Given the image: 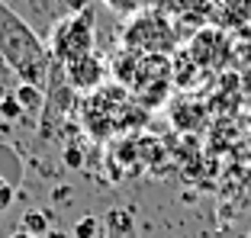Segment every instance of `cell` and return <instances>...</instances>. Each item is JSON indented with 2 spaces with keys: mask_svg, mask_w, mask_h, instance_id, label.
I'll list each match as a JSON object with an SVG mask.
<instances>
[{
  "mask_svg": "<svg viewBox=\"0 0 251 238\" xmlns=\"http://www.w3.org/2000/svg\"><path fill=\"white\" fill-rule=\"evenodd\" d=\"M0 58L7 61V68L20 77V84H32V87L45 90L49 71H52L49 45L3 0H0Z\"/></svg>",
  "mask_w": 251,
  "mask_h": 238,
  "instance_id": "1",
  "label": "cell"
},
{
  "mask_svg": "<svg viewBox=\"0 0 251 238\" xmlns=\"http://www.w3.org/2000/svg\"><path fill=\"white\" fill-rule=\"evenodd\" d=\"M49 55L55 65L68 68L74 61L94 55V10H74L71 16L58 20L52 26V39H49Z\"/></svg>",
  "mask_w": 251,
  "mask_h": 238,
  "instance_id": "2",
  "label": "cell"
},
{
  "mask_svg": "<svg viewBox=\"0 0 251 238\" xmlns=\"http://www.w3.org/2000/svg\"><path fill=\"white\" fill-rule=\"evenodd\" d=\"M123 45L129 52H142V55H164L174 45V29L161 13L142 10L132 20L126 23L123 32Z\"/></svg>",
  "mask_w": 251,
  "mask_h": 238,
  "instance_id": "3",
  "label": "cell"
},
{
  "mask_svg": "<svg viewBox=\"0 0 251 238\" xmlns=\"http://www.w3.org/2000/svg\"><path fill=\"white\" fill-rule=\"evenodd\" d=\"M65 77H68V84L77 87V90H97L100 84L106 81V65L100 61V55L94 52V55H87V58L68 65L65 68Z\"/></svg>",
  "mask_w": 251,
  "mask_h": 238,
  "instance_id": "4",
  "label": "cell"
},
{
  "mask_svg": "<svg viewBox=\"0 0 251 238\" xmlns=\"http://www.w3.org/2000/svg\"><path fill=\"white\" fill-rule=\"evenodd\" d=\"M16 100H20V106L26 113H39L45 106V90H39V87H32V84H20L16 87V94H13Z\"/></svg>",
  "mask_w": 251,
  "mask_h": 238,
  "instance_id": "5",
  "label": "cell"
},
{
  "mask_svg": "<svg viewBox=\"0 0 251 238\" xmlns=\"http://www.w3.org/2000/svg\"><path fill=\"white\" fill-rule=\"evenodd\" d=\"M106 222H110V229H113L110 238H135L132 216H129V213H123V209H113V213H106Z\"/></svg>",
  "mask_w": 251,
  "mask_h": 238,
  "instance_id": "6",
  "label": "cell"
},
{
  "mask_svg": "<svg viewBox=\"0 0 251 238\" xmlns=\"http://www.w3.org/2000/svg\"><path fill=\"white\" fill-rule=\"evenodd\" d=\"M23 232H26V235H36V238H45V232H49V216L39 213V209H26V216H23Z\"/></svg>",
  "mask_w": 251,
  "mask_h": 238,
  "instance_id": "7",
  "label": "cell"
},
{
  "mask_svg": "<svg viewBox=\"0 0 251 238\" xmlns=\"http://www.w3.org/2000/svg\"><path fill=\"white\" fill-rule=\"evenodd\" d=\"M106 10H113L116 16H126V20H132L135 13H142V3L145 0H100Z\"/></svg>",
  "mask_w": 251,
  "mask_h": 238,
  "instance_id": "8",
  "label": "cell"
},
{
  "mask_svg": "<svg viewBox=\"0 0 251 238\" xmlns=\"http://www.w3.org/2000/svg\"><path fill=\"white\" fill-rule=\"evenodd\" d=\"M23 106H20V100L13 97V94H7V97L0 100V119H3V122H16V119H23Z\"/></svg>",
  "mask_w": 251,
  "mask_h": 238,
  "instance_id": "9",
  "label": "cell"
},
{
  "mask_svg": "<svg viewBox=\"0 0 251 238\" xmlns=\"http://www.w3.org/2000/svg\"><path fill=\"white\" fill-rule=\"evenodd\" d=\"M100 235V219L97 216H81L74 225V238H97Z\"/></svg>",
  "mask_w": 251,
  "mask_h": 238,
  "instance_id": "10",
  "label": "cell"
},
{
  "mask_svg": "<svg viewBox=\"0 0 251 238\" xmlns=\"http://www.w3.org/2000/svg\"><path fill=\"white\" fill-rule=\"evenodd\" d=\"M13 200H16V184H10L7 177H0V216L13 206Z\"/></svg>",
  "mask_w": 251,
  "mask_h": 238,
  "instance_id": "11",
  "label": "cell"
},
{
  "mask_svg": "<svg viewBox=\"0 0 251 238\" xmlns=\"http://www.w3.org/2000/svg\"><path fill=\"white\" fill-rule=\"evenodd\" d=\"M65 161H68V167H81V161H84V158L77 155L74 148H68V151H65Z\"/></svg>",
  "mask_w": 251,
  "mask_h": 238,
  "instance_id": "12",
  "label": "cell"
},
{
  "mask_svg": "<svg viewBox=\"0 0 251 238\" xmlns=\"http://www.w3.org/2000/svg\"><path fill=\"white\" fill-rule=\"evenodd\" d=\"M10 238H36V235H26V232L20 229V232H13V235H10Z\"/></svg>",
  "mask_w": 251,
  "mask_h": 238,
  "instance_id": "13",
  "label": "cell"
},
{
  "mask_svg": "<svg viewBox=\"0 0 251 238\" xmlns=\"http://www.w3.org/2000/svg\"><path fill=\"white\" fill-rule=\"evenodd\" d=\"M248 129H251V110H248Z\"/></svg>",
  "mask_w": 251,
  "mask_h": 238,
  "instance_id": "14",
  "label": "cell"
},
{
  "mask_svg": "<svg viewBox=\"0 0 251 238\" xmlns=\"http://www.w3.org/2000/svg\"><path fill=\"white\" fill-rule=\"evenodd\" d=\"M0 126H3V119H0Z\"/></svg>",
  "mask_w": 251,
  "mask_h": 238,
  "instance_id": "15",
  "label": "cell"
},
{
  "mask_svg": "<svg viewBox=\"0 0 251 238\" xmlns=\"http://www.w3.org/2000/svg\"><path fill=\"white\" fill-rule=\"evenodd\" d=\"M248 238H251V232H248Z\"/></svg>",
  "mask_w": 251,
  "mask_h": 238,
  "instance_id": "16",
  "label": "cell"
},
{
  "mask_svg": "<svg viewBox=\"0 0 251 238\" xmlns=\"http://www.w3.org/2000/svg\"><path fill=\"white\" fill-rule=\"evenodd\" d=\"M106 238H110V235H106Z\"/></svg>",
  "mask_w": 251,
  "mask_h": 238,
  "instance_id": "17",
  "label": "cell"
}]
</instances>
